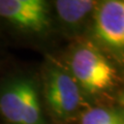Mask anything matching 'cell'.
Returning a JSON list of instances; mask_svg holds the SVG:
<instances>
[{
  "label": "cell",
  "instance_id": "cell-3",
  "mask_svg": "<svg viewBox=\"0 0 124 124\" xmlns=\"http://www.w3.org/2000/svg\"><path fill=\"white\" fill-rule=\"evenodd\" d=\"M0 123L52 124L42 99L38 62L14 57L0 71Z\"/></svg>",
  "mask_w": 124,
  "mask_h": 124
},
{
  "label": "cell",
  "instance_id": "cell-5",
  "mask_svg": "<svg viewBox=\"0 0 124 124\" xmlns=\"http://www.w3.org/2000/svg\"><path fill=\"white\" fill-rule=\"evenodd\" d=\"M85 39L124 67L123 0H98Z\"/></svg>",
  "mask_w": 124,
  "mask_h": 124
},
{
  "label": "cell",
  "instance_id": "cell-9",
  "mask_svg": "<svg viewBox=\"0 0 124 124\" xmlns=\"http://www.w3.org/2000/svg\"><path fill=\"white\" fill-rule=\"evenodd\" d=\"M0 124H1V123H0Z\"/></svg>",
  "mask_w": 124,
  "mask_h": 124
},
{
  "label": "cell",
  "instance_id": "cell-1",
  "mask_svg": "<svg viewBox=\"0 0 124 124\" xmlns=\"http://www.w3.org/2000/svg\"><path fill=\"white\" fill-rule=\"evenodd\" d=\"M90 104H124V67L89 40L65 44L53 55Z\"/></svg>",
  "mask_w": 124,
  "mask_h": 124
},
{
  "label": "cell",
  "instance_id": "cell-6",
  "mask_svg": "<svg viewBox=\"0 0 124 124\" xmlns=\"http://www.w3.org/2000/svg\"><path fill=\"white\" fill-rule=\"evenodd\" d=\"M98 0H50L54 27L62 42L86 37Z\"/></svg>",
  "mask_w": 124,
  "mask_h": 124
},
{
  "label": "cell",
  "instance_id": "cell-8",
  "mask_svg": "<svg viewBox=\"0 0 124 124\" xmlns=\"http://www.w3.org/2000/svg\"><path fill=\"white\" fill-rule=\"evenodd\" d=\"M13 59H14V56L10 53L9 48L4 42V40L0 37V71Z\"/></svg>",
  "mask_w": 124,
  "mask_h": 124
},
{
  "label": "cell",
  "instance_id": "cell-7",
  "mask_svg": "<svg viewBox=\"0 0 124 124\" xmlns=\"http://www.w3.org/2000/svg\"><path fill=\"white\" fill-rule=\"evenodd\" d=\"M70 124H124V104H90Z\"/></svg>",
  "mask_w": 124,
  "mask_h": 124
},
{
  "label": "cell",
  "instance_id": "cell-2",
  "mask_svg": "<svg viewBox=\"0 0 124 124\" xmlns=\"http://www.w3.org/2000/svg\"><path fill=\"white\" fill-rule=\"evenodd\" d=\"M0 37L8 48L53 56L64 46L55 30L50 0H0Z\"/></svg>",
  "mask_w": 124,
  "mask_h": 124
},
{
  "label": "cell",
  "instance_id": "cell-4",
  "mask_svg": "<svg viewBox=\"0 0 124 124\" xmlns=\"http://www.w3.org/2000/svg\"><path fill=\"white\" fill-rule=\"evenodd\" d=\"M42 99L52 124H70L90 106L69 71L52 56L38 62Z\"/></svg>",
  "mask_w": 124,
  "mask_h": 124
}]
</instances>
